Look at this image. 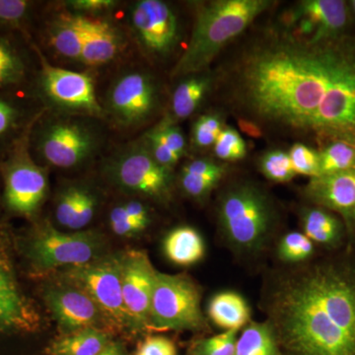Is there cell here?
<instances>
[{"instance_id":"14","label":"cell","mask_w":355,"mask_h":355,"mask_svg":"<svg viewBox=\"0 0 355 355\" xmlns=\"http://www.w3.org/2000/svg\"><path fill=\"white\" fill-rule=\"evenodd\" d=\"M109 103L119 121L125 125H135L148 118L155 108V86L146 74H125L110 91Z\"/></svg>"},{"instance_id":"8","label":"cell","mask_w":355,"mask_h":355,"mask_svg":"<svg viewBox=\"0 0 355 355\" xmlns=\"http://www.w3.org/2000/svg\"><path fill=\"white\" fill-rule=\"evenodd\" d=\"M26 137L16 144L4 166V200L13 212L31 216L46 197L48 179L44 170L30 157Z\"/></svg>"},{"instance_id":"49","label":"cell","mask_w":355,"mask_h":355,"mask_svg":"<svg viewBox=\"0 0 355 355\" xmlns=\"http://www.w3.org/2000/svg\"><path fill=\"white\" fill-rule=\"evenodd\" d=\"M349 6L350 7V8L352 9V11H354V12L355 14V0H352V1H349Z\"/></svg>"},{"instance_id":"23","label":"cell","mask_w":355,"mask_h":355,"mask_svg":"<svg viewBox=\"0 0 355 355\" xmlns=\"http://www.w3.org/2000/svg\"><path fill=\"white\" fill-rule=\"evenodd\" d=\"M109 345L108 336L96 328L70 333L53 343V355H98Z\"/></svg>"},{"instance_id":"13","label":"cell","mask_w":355,"mask_h":355,"mask_svg":"<svg viewBox=\"0 0 355 355\" xmlns=\"http://www.w3.org/2000/svg\"><path fill=\"white\" fill-rule=\"evenodd\" d=\"M46 301L58 324L69 333L106 323L101 311L87 294L69 282L51 286Z\"/></svg>"},{"instance_id":"1","label":"cell","mask_w":355,"mask_h":355,"mask_svg":"<svg viewBox=\"0 0 355 355\" xmlns=\"http://www.w3.org/2000/svg\"><path fill=\"white\" fill-rule=\"evenodd\" d=\"M219 76L239 118L324 147L355 146V40L313 41L268 27L244 42Z\"/></svg>"},{"instance_id":"16","label":"cell","mask_w":355,"mask_h":355,"mask_svg":"<svg viewBox=\"0 0 355 355\" xmlns=\"http://www.w3.org/2000/svg\"><path fill=\"white\" fill-rule=\"evenodd\" d=\"M296 19L306 38L321 41L340 36L349 21V4L342 0H304L298 3Z\"/></svg>"},{"instance_id":"10","label":"cell","mask_w":355,"mask_h":355,"mask_svg":"<svg viewBox=\"0 0 355 355\" xmlns=\"http://www.w3.org/2000/svg\"><path fill=\"white\" fill-rule=\"evenodd\" d=\"M41 60V87L50 101L62 108L100 114L102 108L87 74L53 67L36 49Z\"/></svg>"},{"instance_id":"35","label":"cell","mask_w":355,"mask_h":355,"mask_svg":"<svg viewBox=\"0 0 355 355\" xmlns=\"http://www.w3.org/2000/svg\"><path fill=\"white\" fill-rule=\"evenodd\" d=\"M83 191L84 188L81 187H69L60 193L55 207V217L60 225L67 228L71 225Z\"/></svg>"},{"instance_id":"12","label":"cell","mask_w":355,"mask_h":355,"mask_svg":"<svg viewBox=\"0 0 355 355\" xmlns=\"http://www.w3.org/2000/svg\"><path fill=\"white\" fill-rule=\"evenodd\" d=\"M132 27L141 44L150 53L165 55L178 39V20L171 7L161 0H141L130 14Z\"/></svg>"},{"instance_id":"9","label":"cell","mask_w":355,"mask_h":355,"mask_svg":"<svg viewBox=\"0 0 355 355\" xmlns=\"http://www.w3.org/2000/svg\"><path fill=\"white\" fill-rule=\"evenodd\" d=\"M157 272L144 252L121 254V289L130 328H148Z\"/></svg>"},{"instance_id":"47","label":"cell","mask_w":355,"mask_h":355,"mask_svg":"<svg viewBox=\"0 0 355 355\" xmlns=\"http://www.w3.org/2000/svg\"><path fill=\"white\" fill-rule=\"evenodd\" d=\"M239 125L243 132H246L248 135L252 137H260L261 135V128L259 127L254 121L246 120V119L239 118Z\"/></svg>"},{"instance_id":"46","label":"cell","mask_w":355,"mask_h":355,"mask_svg":"<svg viewBox=\"0 0 355 355\" xmlns=\"http://www.w3.org/2000/svg\"><path fill=\"white\" fill-rule=\"evenodd\" d=\"M128 216L132 217L133 220L137 221V223L141 224L142 226L146 227L149 223L148 212H147L146 207L142 205L141 202L132 200L123 205Z\"/></svg>"},{"instance_id":"7","label":"cell","mask_w":355,"mask_h":355,"mask_svg":"<svg viewBox=\"0 0 355 355\" xmlns=\"http://www.w3.org/2000/svg\"><path fill=\"white\" fill-rule=\"evenodd\" d=\"M101 238L93 232L73 234L60 232L46 226L30 242V258L43 270L60 266H79L100 258Z\"/></svg>"},{"instance_id":"15","label":"cell","mask_w":355,"mask_h":355,"mask_svg":"<svg viewBox=\"0 0 355 355\" xmlns=\"http://www.w3.org/2000/svg\"><path fill=\"white\" fill-rule=\"evenodd\" d=\"M114 176L127 190L160 198L169 190V169L156 162L150 153L133 150L121 156L114 167Z\"/></svg>"},{"instance_id":"40","label":"cell","mask_w":355,"mask_h":355,"mask_svg":"<svg viewBox=\"0 0 355 355\" xmlns=\"http://www.w3.org/2000/svg\"><path fill=\"white\" fill-rule=\"evenodd\" d=\"M163 144L170 147L174 153L181 157L186 148V141L183 133L179 128L170 125H161L153 132Z\"/></svg>"},{"instance_id":"29","label":"cell","mask_w":355,"mask_h":355,"mask_svg":"<svg viewBox=\"0 0 355 355\" xmlns=\"http://www.w3.org/2000/svg\"><path fill=\"white\" fill-rule=\"evenodd\" d=\"M260 169L263 176L275 183H286L296 176L288 153L268 151L260 160Z\"/></svg>"},{"instance_id":"19","label":"cell","mask_w":355,"mask_h":355,"mask_svg":"<svg viewBox=\"0 0 355 355\" xmlns=\"http://www.w3.org/2000/svg\"><path fill=\"white\" fill-rule=\"evenodd\" d=\"M33 313L26 304L10 273L0 265V331L29 329Z\"/></svg>"},{"instance_id":"44","label":"cell","mask_w":355,"mask_h":355,"mask_svg":"<svg viewBox=\"0 0 355 355\" xmlns=\"http://www.w3.org/2000/svg\"><path fill=\"white\" fill-rule=\"evenodd\" d=\"M116 4L113 0H74L69 6L80 12H99L112 8Z\"/></svg>"},{"instance_id":"22","label":"cell","mask_w":355,"mask_h":355,"mask_svg":"<svg viewBox=\"0 0 355 355\" xmlns=\"http://www.w3.org/2000/svg\"><path fill=\"white\" fill-rule=\"evenodd\" d=\"M210 319L225 331H238L248 323L250 309L245 299L232 291L220 292L209 305Z\"/></svg>"},{"instance_id":"25","label":"cell","mask_w":355,"mask_h":355,"mask_svg":"<svg viewBox=\"0 0 355 355\" xmlns=\"http://www.w3.org/2000/svg\"><path fill=\"white\" fill-rule=\"evenodd\" d=\"M210 83L209 77L193 76L180 84L172 98L175 116L180 120L190 116L209 91Z\"/></svg>"},{"instance_id":"4","label":"cell","mask_w":355,"mask_h":355,"mask_svg":"<svg viewBox=\"0 0 355 355\" xmlns=\"http://www.w3.org/2000/svg\"><path fill=\"white\" fill-rule=\"evenodd\" d=\"M219 219L229 241L240 249L254 250L268 237L273 212L260 190L251 184H240L222 197Z\"/></svg>"},{"instance_id":"28","label":"cell","mask_w":355,"mask_h":355,"mask_svg":"<svg viewBox=\"0 0 355 355\" xmlns=\"http://www.w3.org/2000/svg\"><path fill=\"white\" fill-rule=\"evenodd\" d=\"M320 175L355 169V146L345 142H333L320 151Z\"/></svg>"},{"instance_id":"43","label":"cell","mask_w":355,"mask_h":355,"mask_svg":"<svg viewBox=\"0 0 355 355\" xmlns=\"http://www.w3.org/2000/svg\"><path fill=\"white\" fill-rule=\"evenodd\" d=\"M183 173L196 175L224 174V168L207 159H198L184 166Z\"/></svg>"},{"instance_id":"36","label":"cell","mask_w":355,"mask_h":355,"mask_svg":"<svg viewBox=\"0 0 355 355\" xmlns=\"http://www.w3.org/2000/svg\"><path fill=\"white\" fill-rule=\"evenodd\" d=\"M237 331H225L202 340L197 345V355H235Z\"/></svg>"},{"instance_id":"11","label":"cell","mask_w":355,"mask_h":355,"mask_svg":"<svg viewBox=\"0 0 355 355\" xmlns=\"http://www.w3.org/2000/svg\"><path fill=\"white\" fill-rule=\"evenodd\" d=\"M36 146L40 155L49 164L71 168L91 155L95 137L83 125L60 121L44 128L36 139Z\"/></svg>"},{"instance_id":"41","label":"cell","mask_w":355,"mask_h":355,"mask_svg":"<svg viewBox=\"0 0 355 355\" xmlns=\"http://www.w3.org/2000/svg\"><path fill=\"white\" fill-rule=\"evenodd\" d=\"M149 146H150V154L155 159L156 162L163 167L170 169L177 164L180 156L172 150L170 147L163 144L153 132L148 135Z\"/></svg>"},{"instance_id":"42","label":"cell","mask_w":355,"mask_h":355,"mask_svg":"<svg viewBox=\"0 0 355 355\" xmlns=\"http://www.w3.org/2000/svg\"><path fill=\"white\" fill-rule=\"evenodd\" d=\"M137 355H177L174 343L163 336H149L137 349Z\"/></svg>"},{"instance_id":"34","label":"cell","mask_w":355,"mask_h":355,"mask_svg":"<svg viewBox=\"0 0 355 355\" xmlns=\"http://www.w3.org/2000/svg\"><path fill=\"white\" fill-rule=\"evenodd\" d=\"M32 3L26 0H0V26L19 28L31 12Z\"/></svg>"},{"instance_id":"17","label":"cell","mask_w":355,"mask_h":355,"mask_svg":"<svg viewBox=\"0 0 355 355\" xmlns=\"http://www.w3.org/2000/svg\"><path fill=\"white\" fill-rule=\"evenodd\" d=\"M306 195L355 225V169L312 178L306 187Z\"/></svg>"},{"instance_id":"39","label":"cell","mask_w":355,"mask_h":355,"mask_svg":"<svg viewBox=\"0 0 355 355\" xmlns=\"http://www.w3.org/2000/svg\"><path fill=\"white\" fill-rule=\"evenodd\" d=\"M96 207H97V198L94 193L84 188L78 209L76 210V216H74L69 229L79 230V229L87 226L94 217Z\"/></svg>"},{"instance_id":"3","label":"cell","mask_w":355,"mask_h":355,"mask_svg":"<svg viewBox=\"0 0 355 355\" xmlns=\"http://www.w3.org/2000/svg\"><path fill=\"white\" fill-rule=\"evenodd\" d=\"M272 4L270 0H214L200 4L190 42L172 76H193L207 69Z\"/></svg>"},{"instance_id":"6","label":"cell","mask_w":355,"mask_h":355,"mask_svg":"<svg viewBox=\"0 0 355 355\" xmlns=\"http://www.w3.org/2000/svg\"><path fill=\"white\" fill-rule=\"evenodd\" d=\"M203 324L197 286L183 275L157 272L149 327L156 330H197Z\"/></svg>"},{"instance_id":"48","label":"cell","mask_w":355,"mask_h":355,"mask_svg":"<svg viewBox=\"0 0 355 355\" xmlns=\"http://www.w3.org/2000/svg\"><path fill=\"white\" fill-rule=\"evenodd\" d=\"M98 355H123L121 347L116 343H109Z\"/></svg>"},{"instance_id":"45","label":"cell","mask_w":355,"mask_h":355,"mask_svg":"<svg viewBox=\"0 0 355 355\" xmlns=\"http://www.w3.org/2000/svg\"><path fill=\"white\" fill-rule=\"evenodd\" d=\"M110 224H111V227L116 235L123 236V237H130V236L137 234V233L141 232L142 230L146 229L141 224L133 220L132 217Z\"/></svg>"},{"instance_id":"31","label":"cell","mask_w":355,"mask_h":355,"mask_svg":"<svg viewBox=\"0 0 355 355\" xmlns=\"http://www.w3.org/2000/svg\"><path fill=\"white\" fill-rule=\"evenodd\" d=\"M214 146L216 155L221 160H240L247 154V146L244 139L240 133L232 128H223Z\"/></svg>"},{"instance_id":"30","label":"cell","mask_w":355,"mask_h":355,"mask_svg":"<svg viewBox=\"0 0 355 355\" xmlns=\"http://www.w3.org/2000/svg\"><path fill=\"white\" fill-rule=\"evenodd\" d=\"M313 250V242L304 233L300 232H291L284 236L279 245L280 259L289 263L307 260Z\"/></svg>"},{"instance_id":"27","label":"cell","mask_w":355,"mask_h":355,"mask_svg":"<svg viewBox=\"0 0 355 355\" xmlns=\"http://www.w3.org/2000/svg\"><path fill=\"white\" fill-rule=\"evenodd\" d=\"M235 355H279L270 329L265 324L252 323L236 342Z\"/></svg>"},{"instance_id":"37","label":"cell","mask_w":355,"mask_h":355,"mask_svg":"<svg viewBox=\"0 0 355 355\" xmlns=\"http://www.w3.org/2000/svg\"><path fill=\"white\" fill-rule=\"evenodd\" d=\"M223 174L196 175L182 172L181 183L191 197H205L218 183Z\"/></svg>"},{"instance_id":"24","label":"cell","mask_w":355,"mask_h":355,"mask_svg":"<svg viewBox=\"0 0 355 355\" xmlns=\"http://www.w3.org/2000/svg\"><path fill=\"white\" fill-rule=\"evenodd\" d=\"M304 234L312 242L331 245L340 239L342 224L336 217L324 209H309L302 216Z\"/></svg>"},{"instance_id":"38","label":"cell","mask_w":355,"mask_h":355,"mask_svg":"<svg viewBox=\"0 0 355 355\" xmlns=\"http://www.w3.org/2000/svg\"><path fill=\"white\" fill-rule=\"evenodd\" d=\"M21 114L17 105L0 96V140L6 139L16 130Z\"/></svg>"},{"instance_id":"5","label":"cell","mask_w":355,"mask_h":355,"mask_svg":"<svg viewBox=\"0 0 355 355\" xmlns=\"http://www.w3.org/2000/svg\"><path fill=\"white\" fill-rule=\"evenodd\" d=\"M64 282L78 287L94 301L106 323L130 328L121 289V254L100 257L83 266L69 268Z\"/></svg>"},{"instance_id":"26","label":"cell","mask_w":355,"mask_h":355,"mask_svg":"<svg viewBox=\"0 0 355 355\" xmlns=\"http://www.w3.org/2000/svg\"><path fill=\"white\" fill-rule=\"evenodd\" d=\"M27 76V62L10 39L0 35V88L17 85Z\"/></svg>"},{"instance_id":"32","label":"cell","mask_w":355,"mask_h":355,"mask_svg":"<svg viewBox=\"0 0 355 355\" xmlns=\"http://www.w3.org/2000/svg\"><path fill=\"white\" fill-rule=\"evenodd\" d=\"M289 157L296 174L312 178L320 176V153L302 142L294 144Z\"/></svg>"},{"instance_id":"21","label":"cell","mask_w":355,"mask_h":355,"mask_svg":"<svg viewBox=\"0 0 355 355\" xmlns=\"http://www.w3.org/2000/svg\"><path fill=\"white\" fill-rule=\"evenodd\" d=\"M205 243L195 229L183 226L174 229L166 236V257L178 266H188L197 263L205 256Z\"/></svg>"},{"instance_id":"18","label":"cell","mask_w":355,"mask_h":355,"mask_svg":"<svg viewBox=\"0 0 355 355\" xmlns=\"http://www.w3.org/2000/svg\"><path fill=\"white\" fill-rule=\"evenodd\" d=\"M121 39L114 26L106 21L85 17L84 42L80 60L97 67L108 64L121 50Z\"/></svg>"},{"instance_id":"2","label":"cell","mask_w":355,"mask_h":355,"mask_svg":"<svg viewBox=\"0 0 355 355\" xmlns=\"http://www.w3.org/2000/svg\"><path fill=\"white\" fill-rule=\"evenodd\" d=\"M273 317L297 355H355V275L324 266L291 279Z\"/></svg>"},{"instance_id":"20","label":"cell","mask_w":355,"mask_h":355,"mask_svg":"<svg viewBox=\"0 0 355 355\" xmlns=\"http://www.w3.org/2000/svg\"><path fill=\"white\" fill-rule=\"evenodd\" d=\"M85 16L62 14L51 24L50 41L60 55L80 60L84 42Z\"/></svg>"},{"instance_id":"33","label":"cell","mask_w":355,"mask_h":355,"mask_svg":"<svg viewBox=\"0 0 355 355\" xmlns=\"http://www.w3.org/2000/svg\"><path fill=\"white\" fill-rule=\"evenodd\" d=\"M220 116L216 114H205L200 116L193 130V139L198 147H209L214 146L218 139L223 127Z\"/></svg>"}]
</instances>
